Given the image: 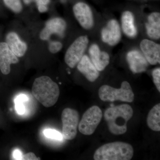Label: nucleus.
<instances>
[{
    "label": "nucleus",
    "mask_w": 160,
    "mask_h": 160,
    "mask_svg": "<svg viewBox=\"0 0 160 160\" xmlns=\"http://www.w3.org/2000/svg\"><path fill=\"white\" fill-rule=\"evenodd\" d=\"M89 58L98 71H102L109 65L110 56L108 52L100 49L96 43L89 46Z\"/></svg>",
    "instance_id": "ddd939ff"
},
{
    "label": "nucleus",
    "mask_w": 160,
    "mask_h": 160,
    "mask_svg": "<svg viewBox=\"0 0 160 160\" xmlns=\"http://www.w3.org/2000/svg\"><path fill=\"white\" fill-rule=\"evenodd\" d=\"M38 10L40 12H45L48 10V7L47 6L40 5L38 6Z\"/></svg>",
    "instance_id": "cd10ccee"
},
{
    "label": "nucleus",
    "mask_w": 160,
    "mask_h": 160,
    "mask_svg": "<svg viewBox=\"0 0 160 160\" xmlns=\"http://www.w3.org/2000/svg\"><path fill=\"white\" fill-rule=\"evenodd\" d=\"M133 147L129 143L115 142L98 148L93 155L95 160H130L133 156Z\"/></svg>",
    "instance_id": "7ed1b4c3"
},
{
    "label": "nucleus",
    "mask_w": 160,
    "mask_h": 160,
    "mask_svg": "<svg viewBox=\"0 0 160 160\" xmlns=\"http://www.w3.org/2000/svg\"><path fill=\"white\" fill-rule=\"evenodd\" d=\"M89 39L86 35L81 36L72 43L66 50L65 62L70 68H74L82 58L88 47Z\"/></svg>",
    "instance_id": "423d86ee"
},
{
    "label": "nucleus",
    "mask_w": 160,
    "mask_h": 160,
    "mask_svg": "<svg viewBox=\"0 0 160 160\" xmlns=\"http://www.w3.org/2000/svg\"><path fill=\"white\" fill-rule=\"evenodd\" d=\"M141 52L149 64L156 65L160 63V45L153 41L144 39L140 44Z\"/></svg>",
    "instance_id": "9b49d317"
},
{
    "label": "nucleus",
    "mask_w": 160,
    "mask_h": 160,
    "mask_svg": "<svg viewBox=\"0 0 160 160\" xmlns=\"http://www.w3.org/2000/svg\"><path fill=\"white\" fill-rule=\"evenodd\" d=\"M66 21L62 18L57 17L50 19L46 22L45 27L40 32V39L43 41H47L53 34L62 37L66 31Z\"/></svg>",
    "instance_id": "9d476101"
},
{
    "label": "nucleus",
    "mask_w": 160,
    "mask_h": 160,
    "mask_svg": "<svg viewBox=\"0 0 160 160\" xmlns=\"http://www.w3.org/2000/svg\"><path fill=\"white\" fill-rule=\"evenodd\" d=\"M33 96L45 107L54 106L60 95V89L56 83L49 77L43 76L37 78L32 87Z\"/></svg>",
    "instance_id": "f03ea898"
},
{
    "label": "nucleus",
    "mask_w": 160,
    "mask_h": 160,
    "mask_svg": "<svg viewBox=\"0 0 160 160\" xmlns=\"http://www.w3.org/2000/svg\"><path fill=\"white\" fill-rule=\"evenodd\" d=\"M36 2L37 6L40 5L47 6V5L50 2V0H37Z\"/></svg>",
    "instance_id": "a878e982"
},
{
    "label": "nucleus",
    "mask_w": 160,
    "mask_h": 160,
    "mask_svg": "<svg viewBox=\"0 0 160 160\" xmlns=\"http://www.w3.org/2000/svg\"><path fill=\"white\" fill-rule=\"evenodd\" d=\"M27 100V98L25 95H21L19 96L16 99L15 108L18 114L22 115L25 113L26 109L23 103Z\"/></svg>",
    "instance_id": "412c9836"
},
{
    "label": "nucleus",
    "mask_w": 160,
    "mask_h": 160,
    "mask_svg": "<svg viewBox=\"0 0 160 160\" xmlns=\"http://www.w3.org/2000/svg\"><path fill=\"white\" fill-rule=\"evenodd\" d=\"M13 156L16 160H22V155L21 152L17 150L14 151Z\"/></svg>",
    "instance_id": "bb28decb"
},
{
    "label": "nucleus",
    "mask_w": 160,
    "mask_h": 160,
    "mask_svg": "<svg viewBox=\"0 0 160 160\" xmlns=\"http://www.w3.org/2000/svg\"><path fill=\"white\" fill-rule=\"evenodd\" d=\"M19 59L6 42L0 43V70L4 75L9 74L11 64H17Z\"/></svg>",
    "instance_id": "4468645a"
},
{
    "label": "nucleus",
    "mask_w": 160,
    "mask_h": 160,
    "mask_svg": "<svg viewBox=\"0 0 160 160\" xmlns=\"http://www.w3.org/2000/svg\"><path fill=\"white\" fill-rule=\"evenodd\" d=\"M102 41L110 46L118 45L122 37V29L119 23L115 19L109 20L101 30Z\"/></svg>",
    "instance_id": "1a4fd4ad"
},
{
    "label": "nucleus",
    "mask_w": 160,
    "mask_h": 160,
    "mask_svg": "<svg viewBox=\"0 0 160 160\" xmlns=\"http://www.w3.org/2000/svg\"><path fill=\"white\" fill-rule=\"evenodd\" d=\"M73 14L78 22L83 29L90 30L94 25V16L90 6L84 2L76 3L72 8Z\"/></svg>",
    "instance_id": "6e6552de"
},
{
    "label": "nucleus",
    "mask_w": 160,
    "mask_h": 160,
    "mask_svg": "<svg viewBox=\"0 0 160 160\" xmlns=\"http://www.w3.org/2000/svg\"><path fill=\"white\" fill-rule=\"evenodd\" d=\"M36 156L33 152H30L23 155L22 157V159L24 160H40L38 159Z\"/></svg>",
    "instance_id": "393cba45"
},
{
    "label": "nucleus",
    "mask_w": 160,
    "mask_h": 160,
    "mask_svg": "<svg viewBox=\"0 0 160 160\" xmlns=\"http://www.w3.org/2000/svg\"><path fill=\"white\" fill-rule=\"evenodd\" d=\"M147 126L152 131H160V104L155 105L147 116Z\"/></svg>",
    "instance_id": "6ab92c4d"
},
{
    "label": "nucleus",
    "mask_w": 160,
    "mask_h": 160,
    "mask_svg": "<svg viewBox=\"0 0 160 160\" xmlns=\"http://www.w3.org/2000/svg\"><path fill=\"white\" fill-rule=\"evenodd\" d=\"M100 99L104 102H113L116 101L132 102L134 99V94L130 84L124 81L121 88L116 89L108 85L101 86L98 90Z\"/></svg>",
    "instance_id": "20e7f679"
},
{
    "label": "nucleus",
    "mask_w": 160,
    "mask_h": 160,
    "mask_svg": "<svg viewBox=\"0 0 160 160\" xmlns=\"http://www.w3.org/2000/svg\"><path fill=\"white\" fill-rule=\"evenodd\" d=\"M78 71L85 77L89 82H93L99 76V71L86 55H84L77 65Z\"/></svg>",
    "instance_id": "2eb2a0df"
},
{
    "label": "nucleus",
    "mask_w": 160,
    "mask_h": 160,
    "mask_svg": "<svg viewBox=\"0 0 160 160\" xmlns=\"http://www.w3.org/2000/svg\"><path fill=\"white\" fill-rule=\"evenodd\" d=\"M63 137L66 140L74 139L77 134L79 122L78 112L75 109L66 108L62 114Z\"/></svg>",
    "instance_id": "0eeeda50"
},
{
    "label": "nucleus",
    "mask_w": 160,
    "mask_h": 160,
    "mask_svg": "<svg viewBox=\"0 0 160 160\" xmlns=\"http://www.w3.org/2000/svg\"><path fill=\"white\" fill-rule=\"evenodd\" d=\"M153 82L159 92H160V68H156L152 72Z\"/></svg>",
    "instance_id": "b1692460"
},
{
    "label": "nucleus",
    "mask_w": 160,
    "mask_h": 160,
    "mask_svg": "<svg viewBox=\"0 0 160 160\" xmlns=\"http://www.w3.org/2000/svg\"><path fill=\"white\" fill-rule=\"evenodd\" d=\"M35 1H37V0H35Z\"/></svg>",
    "instance_id": "c756f323"
},
{
    "label": "nucleus",
    "mask_w": 160,
    "mask_h": 160,
    "mask_svg": "<svg viewBox=\"0 0 160 160\" xmlns=\"http://www.w3.org/2000/svg\"><path fill=\"white\" fill-rule=\"evenodd\" d=\"M133 114V109L128 104H122L106 109L104 112V118L109 131L116 135L126 133L127 122Z\"/></svg>",
    "instance_id": "f257e3e1"
},
{
    "label": "nucleus",
    "mask_w": 160,
    "mask_h": 160,
    "mask_svg": "<svg viewBox=\"0 0 160 160\" xmlns=\"http://www.w3.org/2000/svg\"><path fill=\"white\" fill-rule=\"evenodd\" d=\"M44 135L46 137L52 139L59 140L61 141L62 140L63 136L58 131L52 129H46L44 130Z\"/></svg>",
    "instance_id": "4be33fe9"
},
{
    "label": "nucleus",
    "mask_w": 160,
    "mask_h": 160,
    "mask_svg": "<svg viewBox=\"0 0 160 160\" xmlns=\"http://www.w3.org/2000/svg\"><path fill=\"white\" fill-rule=\"evenodd\" d=\"M146 33L150 38L159 40L160 38V13L157 12H151L147 17L145 24Z\"/></svg>",
    "instance_id": "a211bd4d"
},
{
    "label": "nucleus",
    "mask_w": 160,
    "mask_h": 160,
    "mask_svg": "<svg viewBox=\"0 0 160 160\" xmlns=\"http://www.w3.org/2000/svg\"><path fill=\"white\" fill-rule=\"evenodd\" d=\"M4 4L9 9L15 13H19L22 10L21 0H3Z\"/></svg>",
    "instance_id": "aec40b11"
},
{
    "label": "nucleus",
    "mask_w": 160,
    "mask_h": 160,
    "mask_svg": "<svg viewBox=\"0 0 160 160\" xmlns=\"http://www.w3.org/2000/svg\"><path fill=\"white\" fill-rule=\"evenodd\" d=\"M6 43L18 58L22 57L26 54L28 48L27 44L21 39L16 32H9L6 36Z\"/></svg>",
    "instance_id": "dca6fc26"
},
{
    "label": "nucleus",
    "mask_w": 160,
    "mask_h": 160,
    "mask_svg": "<svg viewBox=\"0 0 160 160\" xmlns=\"http://www.w3.org/2000/svg\"><path fill=\"white\" fill-rule=\"evenodd\" d=\"M62 47V44L59 41H51L49 43V51L53 54L61 51Z\"/></svg>",
    "instance_id": "5701e85b"
},
{
    "label": "nucleus",
    "mask_w": 160,
    "mask_h": 160,
    "mask_svg": "<svg viewBox=\"0 0 160 160\" xmlns=\"http://www.w3.org/2000/svg\"><path fill=\"white\" fill-rule=\"evenodd\" d=\"M23 2H24L25 4L28 5V4H30V2H31V0H23Z\"/></svg>",
    "instance_id": "c85d7f7f"
},
{
    "label": "nucleus",
    "mask_w": 160,
    "mask_h": 160,
    "mask_svg": "<svg viewBox=\"0 0 160 160\" xmlns=\"http://www.w3.org/2000/svg\"><path fill=\"white\" fill-rule=\"evenodd\" d=\"M126 58L129 69L134 74L142 73L147 70L149 63L139 50L132 49L128 52Z\"/></svg>",
    "instance_id": "f8f14e48"
},
{
    "label": "nucleus",
    "mask_w": 160,
    "mask_h": 160,
    "mask_svg": "<svg viewBox=\"0 0 160 160\" xmlns=\"http://www.w3.org/2000/svg\"><path fill=\"white\" fill-rule=\"evenodd\" d=\"M102 118V110L97 106L89 108L83 114L79 123V131L85 135L93 134Z\"/></svg>",
    "instance_id": "39448f33"
},
{
    "label": "nucleus",
    "mask_w": 160,
    "mask_h": 160,
    "mask_svg": "<svg viewBox=\"0 0 160 160\" xmlns=\"http://www.w3.org/2000/svg\"><path fill=\"white\" fill-rule=\"evenodd\" d=\"M121 28L127 37L134 38L138 35V29L135 23L134 14L131 11L126 10L121 16Z\"/></svg>",
    "instance_id": "f3484780"
}]
</instances>
